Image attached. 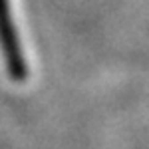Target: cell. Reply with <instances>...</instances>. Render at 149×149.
<instances>
[{
    "label": "cell",
    "instance_id": "6da1fadb",
    "mask_svg": "<svg viewBox=\"0 0 149 149\" xmlns=\"http://www.w3.org/2000/svg\"><path fill=\"white\" fill-rule=\"evenodd\" d=\"M0 50L6 60V68H8L10 78L16 81H22L28 74V70H26L20 38L16 34V26L12 20L8 0H0Z\"/></svg>",
    "mask_w": 149,
    "mask_h": 149
}]
</instances>
